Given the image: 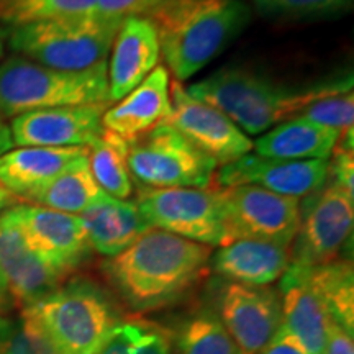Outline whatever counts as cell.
Segmentation results:
<instances>
[{
  "label": "cell",
  "mask_w": 354,
  "mask_h": 354,
  "mask_svg": "<svg viewBox=\"0 0 354 354\" xmlns=\"http://www.w3.org/2000/svg\"><path fill=\"white\" fill-rule=\"evenodd\" d=\"M212 248L151 228L102 263L115 294L133 312H153L180 299L202 277Z\"/></svg>",
  "instance_id": "obj_1"
},
{
  "label": "cell",
  "mask_w": 354,
  "mask_h": 354,
  "mask_svg": "<svg viewBox=\"0 0 354 354\" xmlns=\"http://www.w3.org/2000/svg\"><path fill=\"white\" fill-rule=\"evenodd\" d=\"M189 95L218 109L246 135H263L302 113L313 102L353 91V74L307 84H286L258 71L228 66L185 87Z\"/></svg>",
  "instance_id": "obj_2"
},
{
  "label": "cell",
  "mask_w": 354,
  "mask_h": 354,
  "mask_svg": "<svg viewBox=\"0 0 354 354\" xmlns=\"http://www.w3.org/2000/svg\"><path fill=\"white\" fill-rule=\"evenodd\" d=\"M149 20L156 26L166 69L183 82L245 32L251 8L245 0H169Z\"/></svg>",
  "instance_id": "obj_3"
},
{
  "label": "cell",
  "mask_w": 354,
  "mask_h": 354,
  "mask_svg": "<svg viewBox=\"0 0 354 354\" xmlns=\"http://www.w3.org/2000/svg\"><path fill=\"white\" fill-rule=\"evenodd\" d=\"M56 354H97L122 320L117 304L95 282L73 279L21 310Z\"/></svg>",
  "instance_id": "obj_4"
},
{
  "label": "cell",
  "mask_w": 354,
  "mask_h": 354,
  "mask_svg": "<svg viewBox=\"0 0 354 354\" xmlns=\"http://www.w3.org/2000/svg\"><path fill=\"white\" fill-rule=\"evenodd\" d=\"M100 102H110L107 61L77 73L46 68L21 56L0 64V112L6 118Z\"/></svg>",
  "instance_id": "obj_5"
},
{
  "label": "cell",
  "mask_w": 354,
  "mask_h": 354,
  "mask_svg": "<svg viewBox=\"0 0 354 354\" xmlns=\"http://www.w3.org/2000/svg\"><path fill=\"white\" fill-rule=\"evenodd\" d=\"M122 20L97 12L13 26L10 48L21 57L59 71H86L107 61Z\"/></svg>",
  "instance_id": "obj_6"
},
{
  "label": "cell",
  "mask_w": 354,
  "mask_h": 354,
  "mask_svg": "<svg viewBox=\"0 0 354 354\" xmlns=\"http://www.w3.org/2000/svg\"><path fill=\"white\" fill-rule=\"evenodd\" d=\"M216 166L167 123L128 143V169L141 189H210Z\"/></svg>",
  "instance_id": "obj_7"
},
{
  "label": "cell",
  "mask_w": 354,
  "mask_h": 354,
  "mask_svg": "<svg viewBox=\"0 0 354 354\" xmlns=\"http://www.w3.org/2000/svg\"><path fill=\"white\" fill-rule=\"evenodd\" d=\"M136 203L151 228L210 248L228 243L216 189H141Z\"/></svg>",
  "instance_id": "obj_8"
},
{
  "label": "cell",
  "mask_w": 354,
  "mask_h": 354,
  "mask_svg": "<svg viewBox=\"0 0 354 354\" xmlns=\"http://www.w3.org/2000/svg\"><path fill=\"white\" fill-rule=\"evenodd\" d=\"M227 240H259L290 248L300 225V201L254 185L218 187ZM227 243V245H228Z\"/></svg>",
  "instance_id": "obj_9"
},
{
  "label": "cell",
  "mask_w": 354,
  "mask_h": 354,
  "mask_svg": "<svg viewBox=\"0 0 354 354\" xmlns=\"http://www.w3.org/2000/svg\"><path fill=\"white\" fill-rule=\"evenodd\" d=\"M300 209V225L290 245V266L317 268L331 263L353 233L354 197L326 183Z\"/></svg>",
  "instance_id": "obj_10"
},
{
  "label": "cell",
  "mask_w": 354,
  "mask_h": 354,
  "mask_svg": "<svg viewBox=\"0 0 354 354\" xmlns=\"http://www.w3.org/2000/svg\"><path fill=\"white\" fill-rule=\"evenodd\" d=\"M6 212L28 246L64 279L91 256L92 248L79 215L32 203H17Z\"/></svg>",
  "instance_id": "obj_11"
},
{
  "label": "cell",
  "mask_w": 354,
  "mask_h": 354,
  "mask_svg": "<svg viewBox=\"0 0 354 354\" xmlns=\"http://www.w3.org/2000/svg\"><path fill=\"white\" fill-rule=\"evenodd\" d=\"M171 115L165 123L177 130L185 140L225 166L253 151V141L223 112L189 95L180 82L171 84Z\"/></svg>",
  "instance_id": "obj_12"
},
{
  "label": "cell",
  "mask_w": 354,
  "mask_h": 354,
  "mask_svg": "<svg viewBox=\"0 0 354 354\" xmlns=\"http://www.w3.org/2000/svg\"><path fill=\"white\" fill-rule=\"evenodd\" d=\"M330 159H292L266 158L259 154H245L216 172L220 187L254 185L292 198L312 196L326 184Z\"/></svg>",
  "instance_id": "obj_13"
},
{
  "label": "cell",
  "mask_w": 354,
  "mask_h": 354,
  "mask_svg": "<svg viewBox=\"0 0 354 354\" xmlns=\"http://www.w3.org/2000/svg\"><path fill=\"white\" fill-rule=\"evenodd\" d=\"M110 102L35 110L12 118L13 145L43 148H88L104 131Z\"/></svg>",
  "instance_id": "obj_14"
},
{
  "label": "cell",
  "mask_w": 354,
  "mask_h": 354,
  "mask_svg": "<svg viewBox=\"0 0 354 354\" xmlns=\"http://www.w3.org/2000/svg\"><path fill=\"white\" fill-rule=\"evenodd\" d=\"M218 312L240 354H259L282 325L281 297L268 286L230 282L220 292Z\"/></svg>",
  "instance_id": "obj_15"
},
{
  "label": "cell",
  "mask_w": 354,
  "mask_h": 354,
  "mask_svg": "<svg viewBox=\"0 0 354 354\" xmlns=\"http://www.w3.org/2000/svg\"><path fill=\"white\" fill-rule=\"evenodd\" d=\"M109 55V100L118 102L143 82L161 59L156 26L146 17H127L115 33Z\"/></svg>",
  "instance_id": "obj_16"
},
{
  "label": "cell",
  "mask_w": 354,
  "mask_h": 354,
  "mask_svg": "<svg viewBox=\"0 0 354 354\" xmlns=\"http://www.w3.org/2000/svg\"><path fill=\"white\" fill-rule=\"evenodd\" d=\"M0 268L13 302L21 308L37 304L64 282V277L28 246L6 210L0 214Z\"/></svg>",
  "instance_id": "obj_17"
},
{
  "label": "cell",
  "mask_w": 354,
  "mask_h": 354,
  "mask_svg": "<svg viewBox=\"0 0 354 354\" xmlns=\"http://www.w3.org/2000/svg\"><path fill=\"white\" fill-rule=\"evenodd\" d=\"M171 110L169 71L156 66L143 82L105 110L102 127L130 143L165 123Z\"/></svg>",
  "instance_id": "obj_18"
},
{
  "label": "cell",
  "mask_w": 354,
  "mask_h": 354,
  "mask_svg": "<svg viewBox=\"0 0 354 354\" xmlns=\"http://www.w3.org/2000/svg\"><path fill=\"white\" fill-rule=\"evenodd\" d=\"M86 230L88 245L102 256H117L127 250L141 234L151 230L133 201L110 197L104 194L79 215Z\"/></svg>",
  "instance_id": "obj_19"
},
{
  "label": "cell",
  "mask_w": 354,
  "mask_h": 354,
  "mask_svg": "<svg viewBox=\"0 0 354 354\" xmlns=\"http://www.w3.org/2000/svg\"><path fill=\"white\" fill-rule=\"evenodd\" d=\"M290 264V248L259 240H234L212 258L214 271L236 284L269 286Z\"/></svg>",
  "instance_id": "obj_20"
},
{
  "label": "cell",
  "mask_w": 354,
  "mask_h": 354,
  "mask_svg": "<svg viewBox=\"0 0 354 354\" xmlns=\"http://www.w3.org/2000/svg\"><path fill=\"white\" fill-rule=\"evenodd\" d=\"M281 292L282 325L302 343L308 354H325L331 317L305 282L299 268L289 266L282 274Z\"/></svg>",
  "instance_id": "obj_21"
},
{
  "label": "cell",
  "mask_w": 354,
  "mask_h": 354,
  "mask_svg": "<svg viewBox=\"0 0 354 354\" xmlns=\"http://www.w3.org/2000/svg\"><path fill=\"white\" fill-rule=\"evenodd\" d=\"M88 148L19 146L0 156V185L24 201L61 174Z\"/></svg>",
  "instance_id": "obj_22"
},
{
  "label": "cell",
  "mask_w": 354,
  "mask_h": 354,
  "mask_svg": "<svg viewBox=\"0 0 354 354\" xmlns=\"http://www.w3.org/2000/svg\"><path fill=\"white\" fill-rule=\"evenodd\" d=\"M339 133L299 115L263 133L253 143V149L259 156L292 161L330 159L338 145Z\"/></svg>",
  "instance_id": "obj_23"
},
{
  "label": "cell",
  "mask_w": 354,
  "mask_h": 354,
  "mask_svg": "<svg viewBox=\"0 0 354 354\" xmlns=\"http://www.w3.org/2000/svg\"><path fill=\"white\" fill-rule=\"evenodd\" d=\"M87 153L74 159L61 174H57L43 187L35 190L21 202L46 207V209L63 212V214L81 215L105 194L92 176Z\"/></svg>",
  "instance_id": "obj_24"
},
{
  "label": "cell",
  "mask_w": 354,
  "mask_h": 354,
  "mask_svg": "<svg viewBox=\"0 0 354 354\" xmlns=\"http://www.w3.org/2000/svg\"><path fill=\"white\" fill-rule=\"evenodd\" d=\"M299 269L310 289L315 292L317 297L325 305L331 320L353 335L354 271L351 261H331L317 268Z\"/></svg>",
  "instance_id": "obj_25"
},
{
  "label": "cell",
  "mask_w": 354,
  "mask_h": 354,
  "mask_svg": "<svg viewBox=\"0 0 354 354\" xmlns=\"http://www.w3.org/2000/svg\"><path fill=\"white\" fill-rule=\"evenodd\" d=\"M88 167L95 183L110 197L128 201L135 190L128 169V141L105 130L88 146Z\"/></svg>",
  "instance_id": "obj_26"
},
{
  "label": "cell",
  "mask_w": 354,
  "mask_h": 354,
  "mask_svg": "<svg viewBox=\"0 0 354 354\" xmlns=\"http://www.w3.org/2000/svg\"><path fill=\"white\" fill-rule=\"evenodd\" d=\"M174 336L169 328L148 318H122L97 354H172Z\"/></svg>",
  "instance_id": "obj_27"
},
{
  "label": "cell",
  "mask_w": 354,
  "mask_h": 354,
  "mask_svg": "<svg viewBox=\"0 0 354 354\" xmlns=\"http://www.w3.org/2000/svg\"><path fill=\"white\" fill-rule=\"evenodd\" d=\"M179 354H240L232 336L215 313L202 312L184 323L174 336Z\"/></svg>",
  "instance_id": "obj_28"
},
{
  "label": "cell",
  "mask_w": 354,
  "mask_h": 354,
  "mask_svg": "<svg viewBox=\"0 0 354 354\" xmlns=\"http://www.w3.org/2000/svg\"><path fill=\"white\" fill-rule=\"evenodd\" d=\"M264 19L312 21L336 19L353 8L354 0H245Z\"/></svg>",
  "instance_id": "obj_29"
},
{
  "label": "cell",
  "mask_w": 354,
  "mask_h": 354,
  "mask_svg": "<svg viewBox=\"0 0 354 354\" xmlns=\"http://www.w3.org/2000/svg\"><path fill=\"white\" fill-rule=\"evenodd\" d=\"M97 0H0V21L20 26L92 12Z\"/></svg>",
  "instance_id": "obj_30"
},
{
  "label": "cell",
  "mask_w": 354,
  "mask_h": 354,
  "mask_svg": "<svg viewBox=\"0 0 354 354\" xmlns=\"http://www.w3.org/2000/svg\"><path fill=\"white\" fill-rule=\"evenodd\" d=\"M0 354H56L24 315L0 317Z\"/></svg>",
  "instance_id": "obj_31"
},
{
  "label": "cell",
  "mask_w": 354,
  "mask_h": 354,
  "mask_svg": "<svg viewBox=\"0 0 354 354\" xmlns=\"http://www.w3.org/2000/svg\"><path fill=\"white\" fill-rule=\"evenodd\" d=\"M300 115L322 127L338 131L346 130L354 122V92H343L313 102Z\"/></svg>",
  "instance_id": "obj_32"
},
{
  "label": "cell",
  "mask_w": 354,
  "mask_h": 354,
  "mask_svg": "<svg viewBox=\"0 0 354 354\" xmlns=\"http://www.w3.org/2000/svg\"><path fill=\"white\" fill-rule=\"evenodd\" d=\"M169 0H97L94 12L107 19L123 20L127 17H149Z\"/></svg>",
  "instance_id": "obj_33"
},
{
  "label": "cell",
  "mask_w": 354,
  "mask_h": 354,
  "mask_svg": "<svg viewBox=\"0 0 354 354\" xmlns=\"http://www.w3.org/2000/svg\"><path fill=\"white\" fill-rule=\"evenodd\" d=\"M328 162V179L349 197H354V153L335 149Z\"/></svg>",
  "instance_id": "obj_34"
},
{
  "label": "cell",
  "mask_w": 354,
  "mask_h": 354,
  "mask_svg": "<svg viewBox=\"0 0 354 354\" xmlns=\"http://www.w3.org/2000/svg\"><path fill=\"white\" fill-rule=\"evenodd\" d=\"M259 354H308L307 349L302 346V343L286 328L281 325L269 343L261 349Z\"/></svg>",
  "instance_id": "obj_35"
},
{
  "label": "cell",
  "mask_w": 354,
  "mask_h": 354,
  "mask_svg": "<svg viewBox=\"0 0 354 354\" xmlns=\"http://www.w3.org/2000/svg\"><path fill=\"white\" fill-rule=\"evenodd\" d=\"M325 354H354L353 335L331 320L326 336Z\"/></svg>",
  "instance_id": "obj_36"
},
{
  "label": "cell",
  "mask_w": 354,
  "mask_h": 354,
  "mask_svg": "<svg viewBox=\"0 0 354 354\" xmlns=\"http://www.w3.org/2000/svg\"><path fill=\"white\" fill-rule=\"evenodd\" d=\"M13 304L15 302H13L10 290H8L7 279L3 276L2 268H0V317H6V313L12 308Z\"/></svg>",
  "instance_id": "obj_37"
},
{
  "label": "cell",
  "mask_w": 354,
  "mask_h": 354,
  "mask_svg": "<svg viewBox=\"0 0 354 354\" xmlns=\"http://www.w3.org/2000/svg\"><path fill=\"white\" fill-rule=\"evenodd\" d=\"M13 146L15 145H13L10 125H8L6 117L0 112V156L6 154L7 151H10Z\"/></svg>",
  "instance_id": "obj_38"
},
{
  "label": "cell",
  "mask_w": 354,
  "mask_h": 354,
  "mask_svg": "<svg viewBox=\"0 0 354 354\" xmlns=\"http://www.w3.org/2000/svg\"><path fill=\"white\" fill-rule=\"evenodd\" d=\"M19 202H20L19 198H17L15 196H13V194H10L7 189H3L2 185H0V212L10 209V207L17 205Z\"/></svg>",
  "instance_id": "obj_39"
},
{
  "label": "cell",
  "mask_w": 354,
  "mask_h": 354,
  "mask_svg": "<svg viewBox=\"0 0 354 354\" xmlns=\"http://www.w3.org/2000/svg\"><path fill=\"white\" fill-rule=\"evenodd\" d=\"M3 39H6V32H3V30H0V56H2V53H3Z\"/></svg>",
  "instance_id": "obj_40"
}]
</instances>
